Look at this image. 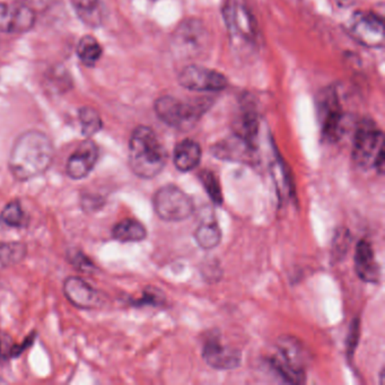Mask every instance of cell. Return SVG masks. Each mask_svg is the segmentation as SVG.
<instances>
[{
	"label": "cell",
	"instance_id": "1",
	"mask_svg": "<svg viewBox=\"0 0 385 385\" xmlns=\"http://www.w3.org/2000/svg\"><path fill=\"white\" fill-rule=\"evenodd\" d=\"M53 159L52 140L41 131L30 130L16 139L10 150L8 165L16 180L28 181L46 173Z\"/></svg>",
	"mask_w": 385,
	"mask_h": 385
},
{
	"label": "cell",
	"instance_id": "2",
	"mask_svg": "<svg viewBox=\"0 0 385 385\" xmlns=\"http://www.w3.org/2000/svg\"><path fill=\"white\" fill-rule=\"evenodd\" d=\"M168 161V152L152 128L139 126L129 141V165L131 171L141 179L159 175Z\"/></svg>",
	"mask_w": 385,
	"mask_h": 385
},
{
	"label": "cell",
	"instance_id": "3",
	"mask_svg": "<svg viewBox=\"0 0 385 385\" xmlns=\"http://www.w3.org/2000/svg\"><path fill=\"white\" fill-rule=\"evenodd\" d=\"M353 159L362 168L384 171V135L375 122L364 119L355 132Z\"/></svg>",
	"mask_w": 385,
	"mask_h": 385
},
{
	"label": "cell",
	"instance_id": "4",
	"mask_svg": "<svg viewBox=\"0 0 385 385\" xmlns=\"http://www.w3.org/2000/svg\"><path fill=\"white\" fill-rule=\"evenodd\" d=\"M208 108V99L184 102L171 95L159 97L155 102V113L159 120L177 129L195 126Z\"/></svg>",
	"mask_w": 385,
	"mask_h": 385
},
{
	"label": "cell",
	"instance_id": "5",
	"mask_svg": "<svg viewBox=\"0 0 385 385\" xmlns=\"http://www.w3.org/2000/svg\"><path fill=\"white\" fill-rule=\"evenodd\" d=\"M210 44L207 28L197 19H188L177 26L173 34V49L182 58H199Z\"/></svg>",
	"mask_w": 385,
	"mask_h": 385
},
{
	"label": "cell",
	"instance_id": "6",
	"mask_svg": "<svg viewBox=\"0 0 385 385\" xmlns=\"http://www.w3.org/2000/svg\"><path fill=\"white\" fill-rule=\"evenodd\" d=\"M278 349L280 359L273 360V367L277 372L287 382H304V368L308 359L304 347L296 339L284 337L278 342Z\"/></svg>",
	"mask_w": 385,
	"mask_h": 385
},
{
	"label": "cell",
	"instance_id": "7",
	"mask_svg": "<svg viewBox=\"0 0 385 385\" xmlns=\"http://www.w3.org/2000/svg\"><path fill=\"white\" fill-rule=\"evenodd\" d=\"M154 209L163 221H181L192 215V199L179 186H164L154 196Z\"/></svg>",
	"mask_w": 385,
	"mask_h": 385
},
{
	"label": "cell",
	"instance_id": "8",
	"mask_svg": "<svg viewBox=\"0 0 385 385\" xmlns=\"http://www.w3.org/2000/svg\"><path fill=\"white\" fill-rule=\"evenodd\" d=\"M348 31L365 47L379 48L384 44V23L374 12H358L348 22Z\"/></svg>",
	"mask_w": 385,
	"mask_h": 385
},
{
	"label": "cell",
	"instance_id": "9",
	"mask_svg": "<svg viewBox=\"0 0 385 385\" xmlns=\"http://www.w3.org/2000/svg\"><path fill=\"white\" fill-rule=\"evenodd\" d=\"M177 79L181 86L192 92H219L228 85L225 75L197 65L186 66Z\"/></svg>",
	"mask_w": 385,
	"mask_h": 385
},
{
	"label": "cell",
	"instance_id": "10",
	"mask_svg": "<svg viewBox=\"0 0 385 385\" xmlns=\"http://www.w3.org/2000/svg\"><path fill=\"white\" fill-rule=\"evenodd\" d=\"M224 17L232 37L246 43L255 40L258 34L257 23L246 7L232 1L224 8Z\"/></svg>",
	"mask_w": 385,
	"mask_h": 385
},
{
	"label": "cell",
	"instance_id": "11",
	"mask_svg": "<svg viewBox=\"0 0 385 385\" xmlns=\"http://www.w3.org/2000/svg\"><path fill=\"white\" fill-rule=\"evenodd\" d=\"M37 12L22 3H0V32L19 34L31 30Z\"/></svg>",
	"mask_w": 385,
	"mask_h": 385
},
{
	"label": "cell",
	"instance_id": "12",
	"mask_svg": "<svg viewBox=\"0 0 385 385\" xmlns=\"http://www.w3.org/2000/svg\"><path fill=\"white\" fill-rule=\"evenodd\" d=\"M99 149L93 140H84L79 144L66 164V173L72 180H81L93 171L99 161Z\"/></svg>",
	"mask_w": 385,
	"mask_h": 385
},
{
	"label": "cell",
	"instance_id": "13",
	"mask_svg": "<svg viewBox=\"0 0 385 385\" xmlns=\"http://www.w3.org/2000/svg\"><path fill=\"white\" fill-rule=\"evenodd\" d=\"M320 115L323 137L329 141L338 140L342 136L344 115L335 92L323 94L320 102Z\"/></svg>",
	"mask_w": 385,
	"mask_h": 385
},
{
	"label": "cell",
	"instance_id": "14",
	"mask_svg": "<svg viewBox=\"0 0 385 385\" xmlns=\"http://www.w3.org/2000/svg\"><path fill=\"white\" fill-rule=\"evenodd\" d=\"M63 294L74 306L81 310H94L102 304L101 294L79 277H68L65 280Z\"/></svg>",
	"mask_w": 385,
	"mask_h": 385
},
{
	"label": "cell",
	"instance_id": "15",
	"mask_svg": "<svg viewBox=\"0 0 385 385\" xmlns=\"http://www.w3.org/2000/svg\"><path fill=\"white\" fill-rule=\"evenodd\" d=\"M202 356L206 363L217 370H232L239 366L241 363V354L239 351L221 345L216 339L209 340L204 346Z\"/></svg>",
	"mask_w": 385,
	"mask_h": 385
},
{
	"label": "cell",
	"instance_id": "16",
	"mask_svg": "<svg viewBox=\"0 0 385 385\" xmlns=\"http://www.w3.org/2000/svg\"><path fill=\"white\" fill-rule=\"evenodd\" d=\"M255 145L234 135L232 138L215 145L213 152L225 161H250L255 159Z\"/></svg>",
	"mask_w": 385,
	"mask_h": 385
},
{
	"label": "cell",
	"instance_id": "17",
	"mask_svg": "<svg viewBox=\"0 0 385 385\" xmlns=\"http://www.w3.org/2000/svg\"><path fill=\"white\" fill-rule=\"evenodd\" d=\"M355 269L360 279L365 283H379V268L374 257L371 243L362 239L355 252Z\"/></svg>",
	"mask_w": 385,
	"mask_h": 385
},
{
	"label": "cell",
	"instance_id": "18",
	"mask_svg": "<svg viewBox=\"0 0 385 385\" xmlns=\"http://www.w3.org/2000/svg\"><path fill=\"white\" fill-rule=\"evenodd\" d=\"M201 147L197 141L192 139L182 140L174 149V165L179 171H192L201 161Z\"/></svg>",
	"mask_w": 385,
	"mask_h": 385
},
{
	"label": "cell",
	"instance_id": "19",
	"mask_svg": "<svg viewBox=\"0 0 385 385\" xmlns=\"http://www.w3.org/2000/svg\"><path fill=\"white\" fill-rule=\"evenodd\" d=\"M78 19L90 28L101 26L104 19V5L102 0H70Z\"/></svg>",
	"mask_w": 385,
	"mask_h": 385
},
{
	"label": "cell",
	"instance_id": "20",
	"mask_svg": "<svg viewBox=\"0 0 385 385\" xmlns=\"http://www.w3.org/2000/svg\"><path fill=\"white\" fill-rule=\"evenodd\" d=\"M234 135L255 145L258 135V115L250 108L242 109L233 124Z\"/></svg>",
	"mask_w": 385,
	"mask_h": 385
},
{
	"label": "cell",
	"instance_id": "21",
	"mask_svg": "<svg viewBox=\"0 0 385 385\" xmlns=\"http://www.w3.org/2000/svg\"><path fill=\"white\" fill-rule=\"evenodd\" d=\"M112 236L119 242H140L146 239V227L136 219L126 218L113 227Z\"/></svg>",
	"mask_w": 385,
	"mask_h": 385
},
{
	"label": "cell",
	"instance_id": "22",
	"mask_svg": "<svg viewBox=\"0 0 385 385\" xmlns=\"http://www.w3.org/2000/svg\"><path fill=\"white\" fill-rule=\"evenodd\" d=\"M102 46L92 35H84L77 46V56L87 67H93L102 57Z\"/></svg>",
	"mask_w": 385,
	"mask_h": 385
},
{
	"label": "cell",
	"instance_id": "23",
	"mask_svg": "<svg viewBox=\"0 0 385 385\" xmlns=\"http://www.w3.org/2000/svg\"><path fill=\"white\" fill-rule=\"evenodd\" d=\"M195 237L200 248L210 250L221 243V228L216 221H204L197 228Z\"/></svg>",
	"mask_w": 385,
	"mask_h": 385
},
{
	"label": "cell",
	"instance_id": "24",
	"mask_svg": "<svg viewBox=\"0 0 385 385\" xmlns=\"http://www.w3.org/2000/svg\"><path fill=\"white\" fill-rule=\"evenodd\" d=\"M79 124H81V134L87 138L93 137L102 129V119L97 110L90 106H84L79 110Z\"/></svg>",
	"mask_w": 385,
	"mask_h": 385
},
{
	"label": "cell",
	"instance_id": "25",
	"mask_svg": "<svg viewBox=\"0 0 385 385\" xmlns=\"http://www.w3.org/2000/svg\"><path fill=\"white\" fill-rule=\"evenodd\" d=\"M33 342V338H28L22 345L15 344L12 337L0 331V362H7L12 358L19 357L25 349Z\"/></svg>",
	"mask_w": 385,
	"mask_h": 385
},
{
	"label": "cell",
	"instance_id": "26",
	"mask_svg": "<svg viewBox=\"0 0 385 385\" xmlns=\"http://www.w3.org/2000/svg\"><path fill=\"white\" fill-rule=\"evenodd\" d=\"M0 219L8 226L21 228L28 225V217L19 200H14L3 209Z\"/></svg>",
	"mask_w": 385,
	"mask_h": 385
},
{
	"label": "cell",
	"instance_id": "27",
	"mask_svg": "<svg viewBox=\"0 0 385 385\" xmlns=\"http://www.w3.org/2000/svg\"><path fill=\"white\" fill-rule=\"evenodd\" d=\"M26 255V246L23 243L0 242V264L3 266L19 264Z\"/></svg>",
	"mask_w": 385,
	"mask_h": 385
},
{
	"label": "cell",
	"instance_id": "28",
	"mask_svg": "<svg viewBox=\"0 0 385 385\" xmlns=\"http://www.w3.org/2000/svg\"><path fill=\"white\" fill-rule=\"evenodd\" d=\"M199 179L201 181L202 186H204L206 191L208 193L211 200L215 204L221 205V202H223V193H221V186H219V182H218L216 175L213 172L205 170V171H202L201 173L199 174Z\"/></svg>",
	"mask_w": 385,
	"mask_h": 385
},
{
	"label": "cell",
	"instance_id": "29",
	"mask_svg": "<svg viewBox=\"0 0 385 385\" xmlns=\"http://www.w3.org/2000/svg\"><path fill=\"white\" fill-rule=\"evenodd\" d=\"M17 3H22L24 6L31 8L32 10L37 12H44L56 6L59 3L60 0H15Z\"/></svg>",
	"mask_w": 385,
	"mask_h": 385
},
{
	"label": "cell",
	"instance_id": "30",
	"mask_svg": "<svg viewBox=\"0 0 385 385\" xmlns=\"http://www.w3.org/2000/svg\"><path fill=\"white\" fill-rule=\"evenodd\" d=\"M69 260L72 261V264L81 270L92 271L97 268L94 266L93 262L86 258L81 252H72V257Z\"/></svg>",
	"mask_w": 385,
	"mask_h": 385
},
{
	"label": "cell",
	"instance_id": "31",
	"mask_svg": "<svg viewBox=\"0 0 385 385\" xmlns=\"http://www.w3.org/2000/svg\"><path fill=\"white\" fill-rule=\"evenodd\" d=\"M137 303H150V304H159L161 303V296L159 295V292H156L154 289H149L148 292L144 294L143 298L140 301H137Z\"/></svg>",
	"mask_w": 385,
	"mask_h": 385
},
{
	"label": "cell",
	"instance_id": "32",
	"mask_svg": "<svg viewBox=\"0 0 385 385\" xmlns=\"http://www.w3.org/2000/svg\"><path fill=\"white\" fill-rule=\"evenodd\" d=\"M335 1L338 3L339 6L349 7L354 5L356 0H335Z\"/></svg>",
	"mask_w": 385,
	"mask_h": 385
}]
</instances>
